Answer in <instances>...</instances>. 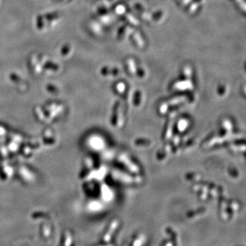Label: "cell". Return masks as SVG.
<instances>
[{
    "mask_svg": "<svg viewBox=\"0 0 246 246\" xmlns=\"http://www.w3.org/2000/svg\"><path fill=\"white\" fill-rule=\"evenodd\" d=\"M133 38L134 39L136 40V41L137 42V43H138V46L140 47H144V42L143 41L142 38L140 36V34L138 32H134L133 33Z\"/></svg>",
    "mask_w": 246,
    "mask_h": 246,
    "instance_id": "obj_1",
    "label": "cell"
},
{
    "mask_svg": "<svg viewBox=\"0 0 246 246\" xmlns=\"http://www.w3.org/2000/svg\"><path fill=\"white\" fill-rule=\"evenodd\" d=\"M123 15H125L126 17H127V19L128 20V21H130V23L131 24H133V25H138L139 24V21L137 20L135 17H134L132 15H131L129 13H125Z\"/></svg>",
    "mask_w": 246,
    "mask_h": 246,
    "instance_id": "obj_2",
    "label": "cell"
},
{
    "mask_svg": "<svg viewBox=\"0 0 246 246\" xmlns=\"http://www.w3.org/2000/svg\"><path fill=\"white\" fill-rule=\"evenodd\" d=\"M128 67H129V69L131 71V72L132 73H135L136 71V64L135 62L133 59H129L128 61Z\"/></svg>",
    "mask_w": 246,
    "mask_h": 246,
    "instance_id": "obj_3",
    "label": "cell"
},
{
    "mask_svg": "<svg viewBox=\"0 0 246 246\" xmlns=\"http://www.w3.org/2000/svg\"><path fill=\"white\" fill-rule=\"evenodd\" d=\"M116 11L117 13L119 14V15H123V14L126 12V9L122 5H119L118 6L116 7Z\"/></svg>",
    "mask_w": 246,
    "mask_h": 246,
    "instance_id": "obj_4",
    "label": "cell"
},
{
    "mask_svg": "<svg viewBox=\"0 0 246 246\" xmlns=\"http://www.w3.org/2000/svg\"><path fill=\"white\" fill-rule=\"evenodd\" d=\"M37 26H38V29H42V18L41 16L38 17V19H37Z\"/></svg>",
    "mask_w": 246,
    "mask_h": 246,
    "instance_id": "obj_5",
    "label": "cell"
},
{
    "mask_svg": "<svg viewBox=\"0 0 246 246\" xmlns=\"http://www.w3.org/2000/svg\"><path fill=\"white\" fill-rule=\"evenodd\" d=\"M68 51H69V47H68V45H65V46L62 48V53L63 55H65V54H67Z\"/></svg>",
    "mask_w": 246,
    "mask_h": 246,
    "instance_id": "obj_6",
    "label": "cell"
}]
</instances>
